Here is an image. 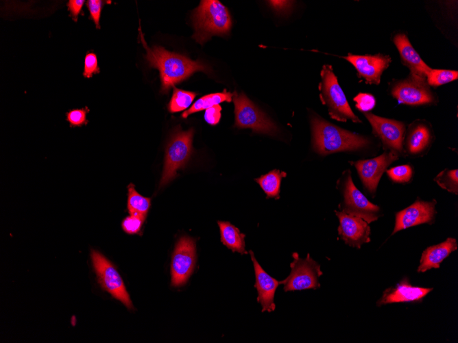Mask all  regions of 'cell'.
I'll list each match as a JSON object with an SVG mask.
<instances>
[{"mask_svg":"<svg viewBox=\"0 0 458 343\" xmlns=\"http://www.w3.org/2000/svg\"><path fill=\"white\" fill-rule=\"evenodd\" d=\"M311 126L313 149L321 155L357 151L370 143L367 138L337 127L317 114L311 116Z\"/></svg>","mask_w":458,"mask_h":343,"instance_id":"cell-2","label":"cell"},{"mask_svg":"<svg viewBox=\"0 0 458 343\" xmlns=\"http://www.w3.org/2000/svg\"><path fill=\"white\" fill-rule=\"evenodd\" d=\"M110 1L102 0H88L86 5L89 11L90 18L94 22L97 29H100L99 20L104 4Z\"/></svg>","mask_w":458,"mask_h":343,"instance_id":"cell-33","label":"cell"},{"mask_svg":"<svg viewBox=\"0 0 458 343\" xmlns=\"http://www.w3.org/2000/svg\"><path fill=\"white\" fill-rule=\"evenodd\" d=\"M293 262L290 264L289 275L283 281L285 292L317 289L320 284L318 279L323 274L320 265L308 253L306 257L300 258L297 253L292 254Z\"/></svg>","mask_w":458,"mask_h":343,"instance_id":"cell-7","label":"cell"},{"mask_svg":"<svg viewBox=\"0 0 458 343\" xmlns=\"http://www.w3.org/2000/svg\"><path fill=\"white\" fill-rule=\"evenodd\" d=\"M196 92L183 90L173 86L171 99L168 104L170 112H178L187 109L194 100Z\"/></svg>","mask_w":458,"mask_h":343,"instance_id":"cell-26","label":"cell"},{"mask_svg":"<svg viewBox=\"0 0 458 343\" xmlns=\"http://www.w3.org/2000/svg\"><path fill=\"white\" fill-rule=\"evenodd\" d=\"M270 5L278 12H286L291 7L292 1H269Z\"/></svg>","mask_w":458,"mask_h":343,"instance_id":"cell-37","label":"cell"},{"mask_svg":"<svg viewBox=\"0 0 458 343\" xmlns=\"http://www.w3.org/2000/svg\"><path fill=\"white\" fill-rule=\"evenodd\" d=\"M385 171L389 179L396 183L410 182L413 175V169L410 164L396 166Z\"/></svg>","mask_w":458,"mask_h":343,"instance_id":"cell-29","label":"cell"},{"mask_svg":"<svg viewBox=\"0 0 458 343\" xmlns=\"http://www.w3.org/2000/svg\"><path fill=\"white\" fill-rule=\"evenodd\" d=\"M434 181L442 188L453 194H458V170L446 168L441 171Z\"/></svg>","mask_w":458,"mask_h":343,"instance_id":"cell-27","label":"cell"},{"mask_svg":"<svg viewBox=\"0 0 458 343\" xmlns=\"http://www.w3.org/2000/svg\"><path fill=\"white\" fill-rule=\"evenodd\" d=\"M342 58L354 66L360 78L364 79L368 84L376 85L380 84L382 73L391 62L389 55L382 54L358 55L348 53Z\"/></svg>","mask_w":458,"mask_h":343,"instance_id":"cell-15","label":"cell"},{"mask_svg":"<svg viewBox=\"0 0 458 343\" xmlns=\"http://www.w3.org/2000/svg\"><path fill=\"white\" fill-rule=\"evenodd\" d=\"M196 260L195 241L188 236L181 237L172 255L171 285L179 287L186 283L192 274Z\"/></svg>","mask_w":458,"mask_h":343,"instance_id":"cell-12","label":"cell"},{"mask_svg":"<svg viewBox=\"0 0 458 343\" xmlns=\"http://www.w3.org/2000/svg\"><path fill=\"white\" fill-rule=\"evenodd\" d=\"M339 218L338 234L344 242L357 249L370 242V227L368 223L360 217L335 211Z\"/></svg>","mask_w":458,"mask_h":343,"instance_id":"cell-16","label":"cell"},{"mask_svg":"<svg viewBox=\"0 0 458 343\" xmlns=\"http://www.w3.org/2000/svg\"><path fill=\"white\" fill-rule=\"evenodd\" d=\"M253 262L258 296L257 301L261 304L262 312H272L275 310L274 295L280 282L268 275L258 264L252 251H249Z\"/></svg>","mask_w":458,"mask_h":343,"instance_id":"cell-18","label":"cell"},{"mask_svg":"<svg viewBox=\"0 0 458 343\" xmlns=\"http://www.w3.org/2000/svg\"><path fill=\"white\" fill-rule=\"evenodd\" d=\"M435 200L425 201L418 199L407 208L398 212L392 235L396 232L424 223L431 224L436 214Z\"/></svg>","mask_w":458,"mask_h":343,"instance_id":"cell-14","label":"cell"},{"mask_svg":"<svg viewBox=\"0 0 458 343\" xmlns=\"http://www.w3.org/2000/svg\"><path fill=\"white\" fill-rule=\"evenodd\" d=\"M287 173L279 170H273L254 180L260 185L267 198H279L280 182Z\"/></svg>","mask_w":458,"mask_h":343,"instance_id":"cell-24","label":"cell"},{"mask_svg":"<svg viewBox=\"0 0 458 343\" xmlns=\"http://www.w3.org/2000/svg\"><path fill=\"white\" fill-rule=\"evenodd\" d=\"M89 112L90 110L87 106L84 108L72 109L67 112V120L69 123L70 127H80L86 125L88 123L86 115Z\"/></svg>","mask_w":458,"mask_h":343,"instance_id":"cell-30","label":"cell"},{"mask_svg":"<svg viewBox=\"0 0 458 343\" xmlns=\"http://www.w3.org/2000/svg\"><path fill=\"white\" fill-rule=\"evenodd\" d=\"M128 209L130 215L140 216L146 218L151 205V199L140 194L133 183L128 186Z\"/></svg>","mask_w":458,"mask_h":343,"instance_id":"cell-25","label":"cell"},{"mask_svg":"<svg viewBox=\"0 0 458 343\" xmlns=\"http://www.w3.org/2000/svg\"><path fill=\"white\" fill-rule=\"evenodd\" d=\"M363 114L371 125L373 134L381 140L385 150L389 149L398 157L405 155V123L381 117L369 112H363Z\"/></svg>","mask_w":458,"mask_h":343,"instance_id":"cell-9","label":"cell"},{"mask_svg":"<svg viewBox=\"0 0 458 343\" xmlns=\"http://www.w3.org/2000/svg\"><path fill=\"white\" fill-rule=\"evenodd\" d=\"M193 128L187 131L176 128L171 135L166 147L164 168L159 188L173 179L177 170L184 167L189 161L193 151Z\"/></svg>","mask_w":458,"mask_h":343,"instance_id":"cell-5","label":"cell"},{"mask_svg":"<svg viewBox=\"0 0 458 343\" xmlns=\"http://www.w3.org/2000/svg\"><path fill=\"white\" fill-rule=\"evenodd\" d=\"M458 78L457 71L431 68L426 75V80L429 86L437 87Z\"/></svg>","mask_w":458,"mask_h":343,"instance_id":"cell-28","label":"cell"},{"mask_svg":"<svg viewBox=\"0 0 458 343\" xmlns=\"http://www.w3.org/2000/svg\"><path fill=\"white\" fill-rule=\"evenodd\" d=\"M457 249L456 239L448 238L444 242L427 247L422 253L417 271L424 272L439 268L440 264Z\"/></svg>","mask_w":458,"mask_h":343,"instance_id":"cell-21","label":"cell"},{"mask_svg":"<svg viewBox=\"0 0 458 343\" xmlns=\"http://www.w3.org/2000/svg\"><path fill=\"white\" fill-rule=\"evenodd\" d=\"M393 42L398 49L403 64L409 69L410 75L426 80L431 68L422 60L406 34L402 33L396 34Z\"/></svg>","mask_w":458,"mask_h":343,"instance_id":"cell-20","label":"cell"},{"mask_svg":"<svg viewBox=\"0 0 458 343\" xmlns=\"http://www.w3.org/2000/svg\"><path fill=\"white\" fill-rule=\"evenodd\" d=\"M192 22V38L202 45L213 36L228 35L232 24L228 8L218 0L201 1L193 12Z\"/></svg>","mask_w":458,"mask_h":343,"instance_id":"cell-3","label":"cell"},{"mask_svg":"<svg viewBox=\"0 0 458 343\" xmlns=\"http://www.w3.org/2000/svg\"><path fill=\"white\" fill-rule=\"evenodd\" d=\"M431 290L433 288L413 286L407 279H404L395 286L385 290L377 305L420 302Z\"/></svg>","mask_w":458,"mask_h":343,"instance_id":"cell-19","label":"cell"},{"mask_svg":"<svg viewBox=\"0 0 458 343\" xmlns=\"http://www.w3.org/2000/svg\"><path fill=\"white\" fill-rule=\"evenodd\" d=\"M221 107L219 105H213L206 110L204 113L205 120L211 125L219 123L221 116Z\"/></svg>","mask_w":458,"mask_h":343,"instance_id":"cell-35","label":"cell"},{"mask_svg":"<svg viewBox=\"0 0 458 343\" xmlns=\"http://www.w3.org/2000/svg\"><path fill=\"white\" fill-rule=\"evenodd\" d=\"M398 157L394 153L389 151L374 158L350 162V164L357 169L364 188L371 195L374 196L383 173Z\"/></svg>","mask_w":458,"mask_h":343,"instance_id":"cell-13","label":"cell"},{"mask_svg":"<svg viewBox=\"0 0 458 343\" xmlns=\"http://www.w3.org/2000/svg\"><path fill=\"white\" fill-rule=\"evenodd\" d=\"M138 31L140 41L146 51L145 58L149 66L159 71L162 93H168L174 84L186 79L196 71L205 73L211 71L210 67L200 61L191 60L186 56L170 52L160 46L149 47L140 27Z\"/></svg>","mask_w":458,"mask_h":343,"instance_id":"cell-1","label":"cell"},{"mask_svg":"<svg viewBox=\"0 0 458 343\" xmlns=\"http://www.w3.org/2000/svg\"><path fill=\"white\" fill-rule=\"evenodd\" d=\"M97 57L95 53L88 51L84 58V66L83 76L86 78H91L94 74L99 73Z\"/></svg>","mask_w":458,"mask_h":343,"instance_id":"cell-32","label":"cell"},{"mask_svg":"<svg viewBox=\"0 0 458 343\" xmlns=\"http://www.w3.org/2000/svg\"><path fill=\"white\" fill-rule=\"evenodd\" d=\"M234 126L239 129H251L253 133L271 136L278 131L276 125L242 93L233 92Z\"/></svg>","mask_w":458,"mask_h":343,"instance_id":"cell-6","label":"cell"},{"mask_svg":"<svg viewBox=\"0 0 458 343\" xmlns=\"http://www.w3.org/2000/svg\"><path fill=\"white\" fill-rule=\"evenodd\" d=\"M91 256L101 288L120 301L128 309H132L133 305L123 279L113 264L97 251L92 250Z\"/></svg>","mask_w":458,"mask_h":343,"instance_id":"cell-8","label":"cell"},{"mask_svg":"<svg viewBox=\"0 0 458 343\" xmlns=\"http://www.w3.org/2000/svg\"><path fill=\"white\" fill-rule=\"evenodd\" d=\"M219 227L221 241L224 245L241 254H246L245 249V234L240 232L238 228L227 221H217Z\"/></svg>","mask_w":458,"mask_h":343,"instance_id":"cell-22","label":"cell"},{"mask_svg":"<svg viewBox=\"0 0 458 343\" xmlns=\"http://www.w3.org/2000/svg\"><path fill=\"white\" fill-rule=\"evenodd\" d=\"M321 81L319 84L320 98L325 105L330 116L337 120L346 122L348 120L355 123L362 121L352 110L345 94L339 86L333 67L330 64L322 66Z\"/></svg>","mask_w":458,"mask_h":343,"instance_id":"cell-4","label":"cell"},{"mask_svg":"<svg viewBox=\"0 0 458 343\" xmlns=\"http://www.w3.org/2000/svg\"><path fill=\"white\" fill-rule=\"evenodd\" d=\"M391 93L400 103L411 106L432 105L437 97L431 90L426 80L410 75L395 82Z\"/></svg>","mask_w":458,"mask_h":343,"instance_id":"cell-11","label":"cell"},{"mask_svg":"<svg viewBox=\"0 0 458 343\" xmlns=\"http://www.w3.org/2000/svg\"><path fill=\"white\" fill-rule=\"evenodd\" d=\"M433 140V131L427 121H413L409 125L404 140L405 155L414 157L424 155L431 147Z\"/></svg>","mask_w":458,"mask_h":343,"instance_id":"cell-17","label":"cell"},{"mask_svg":"<svg viewBox=\"0 0 458 343\" xmlns=\"http://www.w3.org/2000/svg\"><path fill=\"white\" fill-rule=\"evenodd\" d=\"M145 220V218L140 216L130 215L123 220L121 226L123 231L128 234L138 233Z\"/></svg>","mask_w":458,"mask_h":343,"instance_id":"cell-31","label":"cell"},{"mask_svg":"<svg viewBox=\"0 0 458 343\" xmlns=\"http://www.w3.org/2000/svg\"><path fill=\"white\" fill-rule=\"evenodd\" d=\"M85 2L84 0H69L67 2V5L69 14L75 22L77 21L78 16L81 13Z\"/></svg>","mask_w":458,"mask_h":343,"instance_id":"cell-36","label":"cell"},{"mask_svg":"<svg viewBox=\"0 0 458 343\" xmlns=\"http://www.w3.org/2000/svg\"><path fill=\"white\" fill-rule=\"evenodd\" d=\"M344 177L342 189L344 195L342 212L360 217L367 223L376 220L381 216L380 207L371 203L354 186L350 170L345 173Z\"/></svg>","mask_w":458,"mask_h":343,"instance_id":"cell-10","label":"cell"},{"mask_svg":"<svg viewBox=\"0 0 458 343\" xmlns=\"http://www.w3.org/2000/svg\"><path fill=\"white\" fill-rule=\"evenodd\" d=\"M232 97L233 93L227 92L226 89H224L221 92L206 94L197 99L189 110H185L182 114L181 116L183 118H186L193 113L206 110L223 102H230Z\"/></svg>","mask_w":458,"mask_h":343,"instance_id":"cell-23","label":"cell"},{"mask_svg":"<svg viewBox=\"0 0 458 343\" xmlns=\"http://www.w3.org/2000/svg\"><path fill=\"white\" fill-rule=\"evenodd\" d=\"M356 107L363 112H370L374 108L376 101L373 95L367 93H359L354 98Z\"/></svg>","mask_w":458,"mask_h":343,"instance_id":"cell-34","label":"cell"}]
</instances>
